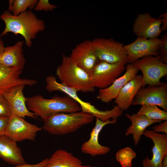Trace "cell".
<instances>
[{
	"instance_id": "cell-9",
	"label": "cell",
	"mask_w": 167,
	"mask_h": 167,
	"mask_svg": "<svg viewBox=\"0 0 167 167\" xmlns=\"http://www.w3.org/2000/svg\"><path fill=\"white\" fill-rule=\"evenodd\" d=\"M42 128L29 123L24 118L12 114L5 135L15 142L25 140H34L38 132Z\"/></svg>"
},
{
	"instance_id": "cell-13",
	"label": "cell",
	"mask_w": 167,
	"mask_h": 167,
	"mask_svg": "<svg viewBox=\"0 0 167 167\" xmlns=\"http://www.w3.org/2000/svg\"><path fill=\"white\" fill-rule=\"evenodd\" d=\"M161 26L160 18H154L148 13H139L134 21L133 31L137 37L156 38L162 32Z\"/></svg>"
},
{
	"instance_id": "cell-20",
	"label": "cell",
	"mask_w": 167,
	"mask_h": 167,
	"mask_svg": "<svg viewBox=\"0 0 167 167\" xmlns=\"http://www.w3.org/2000/svg\"><path fill=\"white\" fill-rule=\"evenodd\" d=\"M0 158L13 165L26 163L16 142L5 135L0 136Z\"/></svg>"
},
{
	"instance_id": "cell-17",
	"label": "cell",
	"mask_w": 167,
	"mask_h": 167,
	"mask_svg": "<svg viewBox=\"0 0 167 167\" xmlns=\"http://www.w3.org/2000/svg\"><path fill=\"white\" fill-rule=\"evenodd\" d=\"M96 118L95 125L90 133L89 139L84 143L81 147V151L83 153L89 154L92 156L105 154L110 151V148L109 147L100 144L98 140L99 135L105 125L115 124L117 121V119H116L103 122Z\"/></svg>"
},
{
	"instance_id": "cell-6",
	"label": "cell",
	"mask_w": 167,
	"mask_h": 167,
	"mask_svg": "<svg viewBox=\"0 0 167 167\" xmlns=\"http://www.w3.org/2000/svg\"><path fill=\"white\" fill-rule=\"evenodd\" d=\"M45 88L47 91L52 92L58 91L65 93L79 105L81 111L90 113L103 122L115 118L116 112L113 109L106 111L99 110L90 103L82 100L78 96V92L76 90L58 82L54 76H48L45 78Z\"/></svg>"
},
{
	"instance_id": "cell-12",
	"label": "cell",
	"mask_w": 167,
	"mask_h": 167,
	"mask_svg": "<svg viewBox=\"0 0 167 167\" xmlns=\"http://www.w3.org/2000/svg\"><path fill=\"white\" fill-rule=\"evenodd\" d=\"M69 57L74 63L89 74L99 61L92 41L89 40L78 44L72 50Z\"/></svg>"
},
{
	"instance_id": "cell-7",
	"label": "cell",
	"mask_w": 167,
	"mask_h": 167,
	"mask_svg": "<svg viewBox=\"0 0 167 167\" xmlns=\"http://www.w3.org/2000/svg\"><path fill=\"white\" fill-rule=\"evenodd\" d=\"M99 61L110 63H127V57L123 44L112 38H97L92 41Z\"/></svg>"
},
{
	"instance_id": "cell-30",
	"label": "cell",
	"mask_w": 167,
	"mask_h": 167,
	"mask_svg": "<svg viewBox=\"0 0 167 167\" xmlns=\"http://www.w3.org/2000/svg\"><path fill=\"white\" fill-rule=\"evenodd\" d=\"M152 130L155 133L162 132L167 134V121H164L162 123L155 125L153 126Z\"/></svg>"
},
{
	"instance_id": "cell-5",
	"label": "cell",
	"mask_w": 167,
	"mask_h": 167,
	"mask_svg": "<svg viewBox=\"0 0 167 167\" xmlns=\"http://www.w3.org/2000/svg\"><path fill=\"white\" fill-rule=\"evenodd\" d=\"M132 63L142 74V87L160 86L164 83L161 79L167 74V64L160 56H148L138 59Z\"/></svg>"
},
{
	"instance_id": "cell-8",
	"label": "cell",
	"mask_w": 167,
	"mask_h": 167,
	"mask_svg": "<svg viewBox=\"0 0 167 167\" xmlns=\"http://www.w3.org/2000/svg\"><path fill=\"white\" fill-rule=\"evenodd\" d=\"M125 65L98 61L89 74L91 84L95 88L100 89L108 87L125 70Z\"/></svg>"
},
{
	"instance_id": "cell-16",
	"label": "cell",
	"mask_w": 167,
	"mask_h": 167,
	"mask_svg": "<svg viewBox=\"0 0 167 167\" xmlns=\"http://www.w3.org/2000/svg\"><path fill=\"white\" fill-rule=\"evenodd\" d=\"M22 71L0 64V95H3L12 88L18 86H33L37 83L33 79L21 78Z\"/></svg>"
},
{
	"instance_id": "cell-10",
	"label": "cell",
	"mask_w": 167,
	"mask_h": 167,
	"mask_svg": "<svg viewBox=\"0 0 167 167\" xmlns=\"http://www.w3.org/2000/svg\"><path fill=\"white\" fill-rule=\"evenodd\" d=\"M160 43V38L148 39L138 37L132 42L124 45L128 63H132L146 56H159L158 48Z\"/></svg>"
},
{
	"instance_id": "cell-22",
	"label": "cell",
	"mask_w": 167,
	"mask_h": 167,
	"mask_svg": "<svg viewBox=\"0 0 167 167\" xmlns=\"http://www.w3.org/2000/svg\"><path fill=\"white\" fill-rule=\"evenodd\" d=\"M126 117L131 122V124L127 128L125 133L126 136L132 134L135 145L138 143L141 136L146 128L156 123H160L162 121L149 118L144 116L133 113L131 115L126 113Z\"/></svg>"
},
{
	"instance_id": "cell-2",
	"label": "cell",
	"mask_w": 167,
	"mask_h": 167,
	"mask_svg": "<svg viewBox=\"0 0 167 167\" xmlns=\"http://www.w3.org/2000/svg\"><path fill=\"white\" fill-rule=\"evenodd\" d=\"M94 118L92 114L81 110L54 113L43 119L44 124L42 129L51 135H65L92 123Z\"/></svg>"
},
{
	"instance_id": "cell-4",
	"label": "cell",
	"mask_w": 167,
	"mask_h": 167,
	"mask_svg": "<svg viewBox=\"0 0 167 167\" xmlns=\"http://www.w3.org/2000/svg\"><path fill=\"white\" fill-rule=\"evenodd\" d=\"M56 75L62 84L78 92L95 91L90 83L89 74L74 63L70 57L63 55L62 64L57 68Z\"/></svg>"
},
{
	"instance_id": "cell-29",
	"label": "cell",
	"mask_w": 167,
	"mask_h": 167,
	"mask_svg": "<svg viewBox=\"0 0 167 167\" xmlns=\"http://www.w3.org/2000/svg\"><path fill=\"white\" fill-rule=\"evenodd\" d=\"M54 5L50 4L48 0H40L38 1L34 8L36 11L44 10L45 11H52L57 8Z\"/></svg>"
},
{
	"instance_id": "cell-38",
	"label": "cell",
	"mask_w": 167,
	"mask_h": 167,
	"mask_svg": "<svg viewBox=\"0 0 167 167\" xmlns=\"http://www.w3.org/2000/svg\"></svg>"
},
{
	"instance_id": "cell-23",
	"label": "cell",
	"mask_w": 167,
	"mask_h": 167,
	"mask_svg": "<svg viewBox=\"0 0 167 167\" xmlns=\"http://www.w3.org/2000/svg\"><path fill=\"white\" fill-rule=\"evenodd\" d=\"M82 165L81 160L71 153L59 149L48 158L44 167H80Z\"/></svg>"
},
{
	"instance_id": "cell-35",
	"label": "cell",
	"mask_w": 167,
	"mask_h": 167,
	"mask_svg": "<svg viewBox=\"0 0 167 167\" xmlns=\"http://www.w3.org/2000/svg\"><path fill=\"white\" fill-rule=\"evenodd\" d=\"M161 167H167V155L165 156L162 161Z\"/></svg>"
},
{
	"instance_id": "cell-28",
	"label": "cell",
	"mask_w": 167,
	"mask_h": 167,
	"mask_svg": "<svg viewBox=\"0 0 167 167\" xmlns=\"http://www.w3.org/2000/svg\"><path fill=\"white\" fill-rule=\"evenodd\" d=\"M10 105L2 95H0V117H10L12 114Z\"/></svg>"
},
{
	"instance_id": "cell-15",
	"label": "cell",
	"mask_w": 167,
	"mask_h": 167,
	"mask_svg": "<svg viewBox=\"0 0 167 167\" xmlns=\"http://www.w3.org/2000/svg\"><path fill=\"white\" fill-rule=\"evenodd\" d=\"M125 69L126 71L124 74L116 79L110 86L104 89H100L97 99L105 103H109L115 99L122 88L134 78L139 71L132 63L127 65Z\"/></svg>"
},
{
	"instance_id": "cell-19",
	"label": "cell",
	"mask_w": 167,
	"mask_h": 167,
	"mask_svg": "<svg viewBox=\"0 0 167 167\" xmlns=\"http://www.w3.org/2000/svg\"><path fill=\"white\" fill-rule=\"evenodd\" d=\"M142 76L136 75L122 88L115 99L117 106L123 111L128 109L132 105L137 93L142 87Z\"/></svg>"
},
{
	"instance_id": "cell-27",
	"label": "cell",
	"mask_w": 167,
	"mask_h": 167,
	"mask_svg": "<svg viewBox=\"0 0 167 167\" xmlns=\"http://www.w3.org/2000/svg\"><path fill=\"white\" fill-rule=\"evenodd\" d=\"M161 43L158 48V53L162 61L167 64V33H165L160 38Z\"/></svg>"
},
{
	"instance_id": "cell-36",
	"label": "cell",
	"mask_w": 167,
	"mask_h": 167,
	"mask_svg": "<svg viewBox=\"0 0 167 167\" xmlns=\"http://www.w3.org/2000/svg\"><path fill=\"white\" fill-rule=\"evenodd\" d=\"M9 6L8 7V11L11 12L12 11V5L14 0H9Z\"/></svg>"
},
{
	"instance_id": "cell-18",
	"label": "cell",
	"mask_w": 167,
	"mask_h": 167,
	"mask_svg": "<svg viewBox=\"0 0 167 167\" xmlns=\"http://www.w3.org/2000/svg\"><path fill=\"white\" fill-rule=\"evenodd\" d=\"M25 86L22 85L15 87L3 96L9 103L12 114L23 118L27 116L36 118L33 113L27 107L26 98L23 92Z\"/></svg>"
},
{
	"instance_id": "cell-37",
	"label": "cell",
	"mask_w": 167,
	"mask_h": 167,
	"mask_svg": "<svg viewBox=\"0 0 167 167\" xmlns=\"http://www.w3.org/2000/svg\"><path fill=\"white\" fill-rule=\"evenodd\" d=\"M80 167H94L90 165H82Z\"/></svg>"
},
{
	"instance_id": "cell-31",
	"label": "cell",
	"mask_w": 167,
	"mask_h": 167,
	"mask_svg": "<svg viewBox=\"0 0 167 167\" xmlns=\"http://www.w3.org/2000/svg\"><path fill=\"white\" fill-rule=\"evenodd\" d=\"M9 117H0V136L5 135Z\"/></svg>"
},
{
	"instance_id": "cell-3",
	"label": "cell",
	"mask_w": 167,
	"mask_h": 167,
	"mask_svg": "<svg viewBox=\"0 0 167 167\" xmlns=\"http://www.w3.org/2000/svg\"><path fill=\"white\" fill-rule=\"evenodd\" d=\"M26 104L35 116L43 120L48 116L59 113H69L81 110V107L75 101L67 96H55L45 99L40 95L26 98Z\"/></svg>"
},
{
	"instance_id": "cell-25",
	"label": "cell",
	"mask_w": 167,
	"mask_h": 167,
	"mask_svg": "<svg viewBox=\"0 0 167 167\" xmlns=\"http://www.w3.org/2000/svg\"><path fill=\"white\" fill-rule=\"evenodd\" d=\"M136 153L132 148L126 147L118 150L116 154L117 161L122 167H131L132 160L136 156Z\"/></svg>"
},
{
	"instance_id": "cell-14",
	"label": "cell",
	"mask_w": 167,
	"mask_h": 167,
	"mask_svg": "<svg viewBox=\"0 0 167 167\" xmlns=\"http://www.w3.org/2000/svg\"><path fill=\"white\" fill-rule=\"evenodd\" d=\"M152 139L154 146L152 149V157L148 156L143 160V167H161L162 161L167 155V135L155 133L152 130H145L143 135Z\"/></svg>"
},
{
	"instance_id": "cell-34",
	"label": "cell",
	"mask_w": 167,
	"mask_h": 167,
	"mask_svg": "<svg viewBox=\"0 0 167 167\" xmlns=\"http://www.w3.org/2000/svg\"><path fill=\"white\" fill-rule=\"evenodd\" d=\"M1 37V36H0V55L2 53L5 48L4 46L3 42L2 40Z\"/></svg>"
},
{
	"instance_id": "cell-26",
	"label": "cell",
	"mask_w": 167,
	"mask_h": 167,
	"mask_svg": "<svg viewBox=\"0 0 167 167\" xmlns=\"http://www.w3.org/2000/svg\"><path fill=\"white\" fill-rule=\"evenodd\" d=\"M37 0H15L12 5V14L18 16L26 11L27 8L32 9L34 8Z\"/></svg>"
},
{
	"instance_id": "cell-21",
	"label": "cell",
	"mask_w": 167,
	"mask_h": 167,
	"mask_svg": "<svg viewBox=\"0 0 167 167\" xmlns=\"http://www.w3.org/2000/svg\"><path fill=\"white\" fill-rule=\"evenodd\" d=\"M23 41H18L14 45L5 48L0 55V64L22 71L26 62L23 54Z\"/></svg>"
},
{
	"instance_id": "cell-1",
	"label": "cell",
	"mask_w": 167,
	"mask_h": 167,
	"mask_svg": "<svg viewBox=\"0 0 167 167\" xmlns=\"http://www.w3.org/2000/svg\"><path fill=\"white\" fill-rule=\"evenodd\" d=\"M4 22L5 29L0 35L1 36L8 32L15 35H21L24 39L27 46L31 47L32 40L34 39L40 32L45 28L44 21L38 19L31 10L20 13L18 16L14 15L8 11H5L0 16Z\"/></svg>"
},
{
	"instance_id": "cell-11",
	"label": "cell",
	"mask_w": 167,
	"mask_h": 167,
	"mask_svg": "<svg viewBox=\"0 0 167 167\" xmlns=\"http://www.w3.org/2000/svg\"><path fill=\"white\" fill-rule=\"evenodd\" d=\"M154 105L167 111V83L160 86L141 88L135 96L132 105Z\"/></svg>"
},
{
	"instance_id": "cell-33",
	"label": "cell",
	"mask_w": 167,
	"mask_h": 167,
	"mask_svg": "<svg viewBox=\"0 0 167 167\" xmlns=\"http://www.w3.org/2000/svg\"><path fill=\"white\" fill-rule=\"evenodd\" d=\"M161 19V29L162 32L166 31L167 30V13L161 15L158 18Z\"/></svg>"
},
{
	"instance_id": "cell-32",
	"label": "cell",
	"mask_w": 167,
	"mask_h": 167,
	"mask_svg": "<svg viewBox=\"0 0 167 167\" xmlns=\"http://www.w3.org/2000/svg\"><path fill=\"white\" fill-rule=\"evenodd\" d=\"M48 158H46L40 162L36 164H30L26 163L15 165L14 167H44L46 164Z\"/></svg>"
},
{
	"instance_id": "cell-24",
	"label": "cell",
	"mask_w": 167,
	"mask_h": 167,
	"mask_svg": "<svg viewBox=\"0 0 167 167\" xmlns=\"http://www.w3.org/2000/svg\"><path fill=\"white\" fill-rule=\"evenodd\" d=\"M136 113L152 119L167 121V111L160 109L154 105H142Z\"/></svg>"
}]
</instances>
